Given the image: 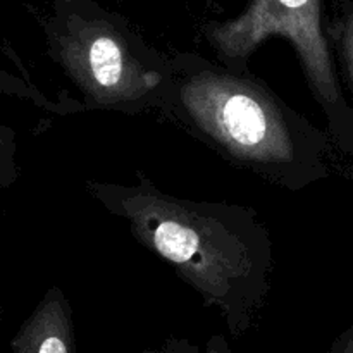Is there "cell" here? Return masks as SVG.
I'll use <instances>...</instances> for the list:
<instances>
[{
  "label": "cell",
  "mask_w": 353,
  "mask_h": 353,
  "mask_svg": "<svg viewBox=\"0 0 353 353\" xmlns=\"http://www.w3.org/2000/svg\"><path fill=\"white\" fill-rule=\"evenodd\" d=\"M338 48H340L341 59L345 61V68H347L348 76H350V83L353 86V7L347 12L340 24V31H338Z\"/></svg>",
  "instance_id": "52a82bcc"
},
{
  "label": "cell",
  "mask_w": 353,
  "mask_h": 353,
  "mask_svg": "<svg viewBox=\"0 0 353 353\" xmlns=\"http://www.w3.org/2000/svg\"><path fill=\"white\" fill-rule=\"evenodd\" d=\"M85 192L233 327L247 326L264 303L274 243L254 209L172 195L141 171L133 183L86 179Z\"/></svg>",
  "instance_id": "6da1fadb"
},
{
  "label": "cell",
  "mask_w": 353,
  "mask_h": 353,
  "mask_svg": "<svg viewBox=\"0 0 353 353\" xmlns=\"http://www.w3.org/2000/svg\"><path fill=\"white\" fill-rule=\"evenodd\" d=\"M50 57L81 95L85 110L159 112L171 83V55L97 0H54L43 23Z\"/></svg>",
  "instance_id": "3957f363"
},
{
  "label": "cell",
  "mask_w": 353,
  "mask_h": 353,
  "mask_svg": "<svg viewBox=\"0 0 353 353\" xmlns=\"http://www.w3.org/2000/svg\"><path fill=\"white\" fill-rule=\"evenodd\" d=\"M171 83L159 116L234 168L290 192L326 178L327 140L248 68L200 52L171 55Z\"/></svg>",
  "instance_id": "7a4b0ae2"
},
{
  "label": "cell",
  "mask_w": 353,
  "mask_h": 353,
  "mask_svg": "<svg viewBox=\"0 0 353 353\" xmlns=\"http://www.w3.org/2000/svg\"><path fill=\"white\" fill-rule=\"evenodd\" d=\"M338 353H353V331L347 336V340L338 348Z\"/></svg>",
  "instance_id": "ba28073f"
},
{
  "label": "cell",
  "mask_w": 353,
  "mask_h": 353,
  "mask_svg": "<svg viewBox=\"0 0 353 353\" xmlns=\"http://www.w3.org/2000/svg\"><path fill=\"white\" fill-rule=\"evenodd\" d=\"M14 133L0 126V186H7L16 179V162H14Z\"/></svg>",
  "instance_id": "8992f818"
},
{
  "label": "cell",
  "mask_w": 353,
  "mask_h": 353,
  "mask_svg": "<svg viewBox=\"0 0 353 353\" xmlns=\"http://www.w3.org/2000/svg\"><path fill=\"white\" fill-rule=\"evenodd\" d=\"M0 95H9L16 97V99L28 100V102H33L40 109L54 112L57 116H71V114H78L81 110H85L83 109V103L71 99V97H68V99L64 97V99L59 100L48 99L37 86L17 78V76L10 74V72L3 71V69H0Z\"/></svg>",
  "instance_id": "5b68a950"
},
{
  "label": "cell",
  "mask_w": 353,
  "mask_h": 353,
  "mask_svg": "<svg viewBox=\"0 0 353 353\" xmlns=\"http://www.w3.org/2000/svg\"><path fill=\"white\" fill-rule=\"evenodd\" d=\"M202 37L217 61L234 68H248L252 55L269 38L288 41L314 99L330 119L331 131H343L350 110L334 68L324 0H248L238 16L207 21Z\"/></svg>",
  "instance_id": "277c9868"
}]
</instances>
